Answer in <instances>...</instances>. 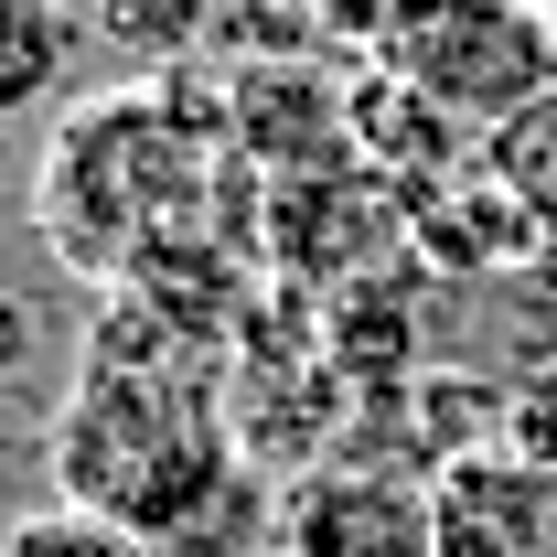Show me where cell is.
<instances>
[{
	"mask_svg": "<svg viewBox=\"0 0 557 557\" xmlns=\"http://www.w3.org/2000/svg\"><path fill=\"white\" fill-rule=\"evenodd\" d=\"M225 139L161 86H129V97H86L54 129V161L33 183V225L54 236V258L75 278H129L161 236L205 225V172Z\"/></svg>",
	"mask_w": 557,
	"mask_h": 557,
	"instance_id": "6da1fadb",
	"label": "cell"
},
{
	"mask_svg": "<svg viewBox=\"0 0 557 557\" xmlns=\"http://www.w3.org/2000/svg\"><path fill=\"white\" fill-rule=\"evenodd\" d=\"M225 483H236V450H225V418L194 364H97L86 354L65 429H54V493L119 515L161 547Z\"/></svg>",
	"mask_w": 557,
	"mask_h": 557,
	"instance_id": "7a4b0ae2",
	"label": "cell"
},
{
	"mask_svg": "<svg viewBox=\"0 0 557 557\" xmlns=\"http://www.w3.org/2000/svg\"><path fill=\"white\" fill-rule=\"evenodd\" d=\"M375 65L418 75L472 139H493L515 108H536L557 86V11H536V0H408L397 33L375 44Z\"/></svg>",
	"mask_w": 557,
	"mask_h": 557,
	"instance_id": "3957f363",
	"label": "cell"
},
{
	"mask_svg": "<svg viewBox=\"0 0 557 557\" xmlns=\"http://www.w3.org/2000/svg\"><path fill=\"white\" fill-rule=\"evenodd\" d=\"M225 161L258 183L344 172L354 161V75H322L311 54H247L225 75Z\"/></svg>",
	"mask_w": 557,
	"mask_h": 557,
	"instance_id": "277c9868",
	"label": "cell"
},
{
	"mask_svg": "<svg viewBox=\"0 0 557 557\" xmlns=\"http://www.w3.org/2000/svg\"><path fill=\"white\" fill-rule=\"evenodd\" d=\"M408 236V194L386 172H300V183H269V214H258V247L289 258V269H364Z\"/></svg>",
	"mask_w": 557,
	"mask_h": 557,
	"instance_id": "5b68a950",
	"label": "cell"
},
{
	"mask_svg": "<svg viewBox=\"0 0 557 557\" xmlns=\"http://www.w3.org/2000/svg\"><path fill=\"white\" fill-rule=\"evenodd\" d=\"M429 515H440V557H557V472L515 461L504 440L450 450Z\"/></svg>",
	"mask_w": 557,
	"mask_h": 557,
	"instance_id": "8992f818",
	"label": "cell"
},
{
	"mask_svg": "<svg viewBox=\"0 0 557 557\" xmlns=\"http://www.w3.org/2000/svg\"><path fill=\"white\" fill-rule=\"evenodd\" d=\"M278 536L289 557H440V515L386 472H311L278 493Z\"/></svg>",
	"mask_w": 557,
	"mask_h": 557,
	"instance_id": "52a82bcc",
	"label": "cell"
},
{
	"mask_svg": "<svg viewBox=\"0 0 557 557\" xmlns=\"http://www.w3.org/2000/svg\"><path fill=\"white\" fill-rule=\"evenodd\" d=\"M354 161H364V172H386L397 194H429V183L472 172V161H483V139L461 129L418 75L364 65V75H354Z\"/></svg>",
	"mask_w": 557,
	"mask_h": 557,
	"instance_id": "ba28073f",
	"label": "cell"
},
{
	"mask_svg": "<svg viewBox=\"0 0 557 557\" xmlns=\"http://www.w3.org/2000/svg\"><path fill=\"white\" fill-rule=\"evenodd\" d=\"M408 247L429 258V269H515V258L547 247V225H536V214H525L483 161H472V172H450V183L408 194Z\"/></svg>",
	"mask_w": 557,
	"mask_h": 557,
	"instance_id": "9c48e42d",
	"label": "cell"
},
{
	"mask_svg": "<svg viewBox=\"0 0 557 557\" xmlns=\"http://www.w3.org/2000/svg\"><path fill=\"white\" fill-rule=\"evenodd\" d=\"M75 65V11L65 0H0V119L44 108Z\"/></svg>",
	"mask_w": 557,
	"mask_h": 557,
	"instance_id": "30bf717a",
	"label": "cell"
},
{
	"mask_svg": "<svg viewBox=\"0 0 557 557\" xmlns=\"http://www.w3.org/2000/svg\"><path fill=\"white\" fill-rule=\"evenodd\" d=\"M86 22H97L129 65L183 75L194 54H205V33H214V0H86Z\"/></svg>",
	"mask_w": 557,
	"mask_h": 557,
	"instance_id": "8fae6325",
	"label": "cell"
},
{
	"mask_svg": "<svg viewBox=\"0 0 557 557\" xmlns=\"http://www.w3.org/2000/svg\"><path fill=\"white\" fill-rule=\"evenodd\" d=\"M483 172H493V183H504V194H515V205H525V214L557 236V86L536 97V108H515V119L483 139Z\"/></svg>",
	"mask_w": 557,
	"mask_h": 557,
	"instance_id": "7c38bea8",
	"label": "cell"
},
{
	"mask_svg": "<svg viewBox=\"0 0 557 557\" xmlns=\"http://www.w3.org/2000/svg\"><path fill=\"white\" fill-rule=\"evenodd\" d=\"M0 557H150V536L119 525V515H97V504H75V493H54V504L11 515Z\"/></svg>",
	"mask_w": 557,
	"mask_h": 557,
	"instance_id": "4fadbf2b",
	"label": "cell"
},
{
	"mask_svg": "<svg viewBox=\"0 0 557 557\" xmlns=\"http://www.w3.org/2000/svg\"><path fill=\"white\" fill-rule=\"evenodd\" d=\"M493 440H504L515 461L557 472V375H525V386L504 397V418H493Z\"/></svg>",
	"mask_w": 557,
	"mask_h": 557,
	"instance_id": "5bb4252c",
	"label": "cell"
},
{
	"mask_svg": "<svg viewBox=\"0 0 557 557\" xmlns=\"http://www.w3.org/2000/svg\"><path fill=\"white\" fill-rule=\"evenodd\" d=\"M289 11H300L311 33H333V44H386L408 0H289Z\"/></svg>",
	"mask_w": 557,
	"mask_h": 557,
	"instance_id": "9a60e30c",
	"label": "cell"
},
{
	"mask_svg": "<svg viewBox=\"0 0 557 557\" xmlns=\"http://www.w3.org/2000/svg\"><path fill=\"white\" fill-rule=\"evenodd\" d=\"M22 354H33V311L0 289V375H22Z\"/></svg>",
	"mask_w": 557,
	"mask_h": 557,
	"instance_id": "2e32d148",
	"label": "cell"
},
{
	"mask_svg": "<svg viewBox=\"0 0 557 557\" xmlns=\"http://www.w3.org/2000/svg\"><path fill=\"white\" fill-rule=\"evenodd\" d=\"M536 11H557V0H536Z\"/></svg>",
	"mask_w": 557,
	"mask_h": 557,
	"instance_id": "e0dca14e",
	"label": "cell"
}]
</instances>
